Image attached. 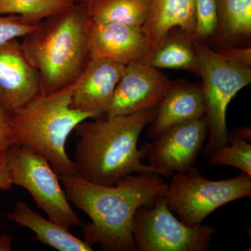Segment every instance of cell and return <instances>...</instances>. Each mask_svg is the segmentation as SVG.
Returning <instances> with one entry per match:
<instances>
[{"label": "cell", "instance_id": "cell-1", "mask_svg": "<svg viewBox=\"0 0 251 251\" xmlns=\"http://www.w3.org/2000/svg\"><path fill=\"white\" fill-rule=\"evenodd\" d=\"M157 173L133 174L111 186L90 182L77 175H60L69 201L90 217L83 240L104 251H136L132 226L137 210L166 196L168 183Z\"/></svg>", "mask_w": 251, "mask_h": 251}, {"label": "cell", "instance_id": "cell-2", "mask_svg": "<svg viewBox=\"0 0 251 251\" xmlns=\"http://www.w3.org/2000/svg\"><path fill=\"white\" fill-rule=\"evenodd\" d=\"M156 108L126 116L82 122L77 126L75 150L77 175L94 184L111 186L133 174L157 173L145 158L144 145L138 149L140 135L151 124Z\"/></svg>", "mask_w": 251, "mask_h": 251}, {"label": "cell", "instance_id": "cell-3", "mask_svg": "<svg viewBox=\"0 0 251 251\" xmlns=\"http://www.w3.org/2000/svg\"><path fill=\"white\" fill-rule=\"evenodd\" d=\"M91 25L87 3H75L23 36L21 48L39 75V93L59 92L78 78L90 60Z\"/></svg>", "mask_w": 251, "mask_h": 251}, {"label": "cell", "instance_id": "cell-4", "mask_svg": "<svg viewBox=\"0 0 251 251\" xmlns=\"http://www.w3.org/2000/svg\"><path fill=\"white\" fill-rule=\"evenodd\" d=\"M74 85L52 94L39 93L11 112L14 144L44 156L59 176L77 175L66 143L79 124L95 119L92 114L71 108Z\"/></svg>", "mask_w": 251, "mask_h": 251}, {"label": "cell", "instance_id": "cell-5", "mask_svg": "<svg viewBox=\"0 0 251 251\" xmlns=\"http://www.w3.org/2000/svg\"><path fill=\"white\" fill-rule=\"evenodd\" d=\"M198 73L202 80L209 141L204 152L209 156L228 142L226 123L227 107L242 89L251 82V67L239 64L201 43L193 42Z\"/></svg>", "mask_w": 251, "mask_h": 251}, {"label": "cell", "instance_id": "cell-6", "mask_svg": "<svg viewBox=\"0 0 251 251\" xmlns=\"http://www.w3.org/2000/svg\"><path fill=\"white\" fill-rule=\"evenodd\" d=\"M251 196V177L244 173L229 179L210 180L196 167L175 173L166 193L170 209L189 226L202 224L221 206Z\"/></svg>", "mask_w": 251, "mask_h": 251}, {"label": "cell", "instance_id": "cell-7", "mask_svg": "<svg viewBox=\"0 0 251 251\" xmlns=\"http://www.w3.org/2000/svg\"><path fill=\"white\" fill-rule=\"evenodd\" d=\"M132 232L136 251H206L216 229L209 225L184 224L161 196L137 210Z\"/></svg>", "mask_w": 251, "mask_h": 251}, {"label": "cell", "instance_id": "cell-8", "mask_svg": "<svg viewBox=\"0 0 251 251\" xmlns=\"http://www.w3.org/2000/svg\"><path fill=\"white\" fill-rule=\"evenodd\" d=\"M6 158L13 184L27 190L50 220L67 228L83 226L47 159L16 144L6 150Z\"/></svg>", "mask_w": 251, "mask_h": 251}, {"label": "cell", "instance_id": "cell-9", "mask_svg": "<svg viewBox=\"0 0 251 251\" xmlns=\"http://www.w3.org/2000/svg\"><path fill=\"white\" fill-rule=\"evenodd\" d=\"M207 135L205 117L173 126L143 145L145 158L162 176L185 173L195 167Z\"/></svg>", "mask_w": 251, "mask_h": 251}, {"label": "cell", "instance_id": "cell-10", "mask_svg": "<svg viewBox=\"0 0 251 251\" xmlns=\"http://www.w3.org/2000/svg\"><path fill=\"white\" fill-rule=\"evenodd\" d=\"M172 85L166 75L145 62L128 64L105 115L107 117L126 116L156 108Z\"/></svg>", "mask_w": 251, "mask_h": 251}, {"label": "cell", "instance_id": "cell-11", "mask_svg": "<svg viewBox=\"0 0 251 251\" xmlns=\"http://www.w3.org/2000/svg\"><path fill=\"white\" fill-rule=\"evenodd\" d=\"M152 54L151 44L142 27L92 22L90 59H108L126 66L145 62Z\"/></svg>", "mask_w": 251, "mask_h": 251}, {"label": "cell", "instance_id": "cell-12", "mask_svg": "<svg viewBox=\"0 0 251 251\" xmlns=\"http://www.w3.org/2000/svg\"><path fill=\"white\" fill-rule=\"evenodd\" d=\"M39 93L38 73L25 57L21 42L0 45V107L14 112Z\"/></svg>", "mask_w": 251, "mask_h": 251}, {"label": "cell", "instance_id": "cell-13", "mask_svg": "<svg viewBox=\"0 0 251 251\" xmlns=\"http://www.w3.org/2000/svg\"><path fill=\"white\" fill-rule=\"evenodd\" d=\"M125 67L108 59H90L74 82L71 108L95 118L106 114Z\"/></svg>", "mask_w": 251, "mask_h": 251}, {"label": "cell", "instance_id": "cell-14", "mask_svg": "<svg viewBox=\"0 0 251 251\" xmlns=\"http://www.w3.org/2000/svg\"><path fill=\"white\" fill-rule=\"evenodd\" d=\"M205 117L204 94L201 86L187 83L172 85L157 106L156 115L147 134L151 139L173 126Z\"/></svg>", "mask_w": 251, "mask_h": 251}, {"label": "cell", "instance_id": "cell-15", "mask_svg": "<svg viewBox=\"0 0 251 251\" xmlns=\"http://www.w3.org/2000/svg\"><path fill=\"white\" fill-rule=\"evenodd\" d=\"M150 9L143 29L153 53L164 45L173 28L194 36L196 19L194 0H150Z\"/></svg>", "mask_w": 251, "mask_h": 251}, {"label": "cell", "instance_id": "cell-16", "mask_svg": "<svg viewBox=\"0 0 251 251\" xmlns=\"http://www.w3.org/2000/svg\"><path fill=\"white\" fill-rule=\"evenodd\" d=\"M7 219L30 229L36 239L59 251H92V245L69 232V228L33 211L25 202L16 203L13 212L5 214Z\"/></svg>", "mask_w": 251, "mask_h": 251}, {"label": "cell", "instance_id": "cell-17", "mask_svg": "<svg viewBox=\"0 0 251 251\" xmlns=\"http://www.w3.org/2000/svg\"><path fill=\"white\" fill-rule=\"evenodd\" d=\"M150 3V0H92L87 6L92 23L143 27Z\"/></svg>", "mask_w": 251, "mask_h": 251}, {"label": "cell", "instance_id": "cell-18", "mask_svg": "<svg viewBox=\"0 0 251 251\" xmlns=\"http://www.w3.org/2000/svg\"><path fill=\"white\" fill-rule=\"evenodd\" d=\"M156 69H185L198 73V59L193 45L187 39L168 38L164 45L145 62Z\"/></svg>", "mask_w": 251, "mask_h": 251}, {"label": "cell", "instance_id": "cell-19", "mask_svg": "<svg viewBox=\"0 0 251 251\" xmlns=\"http://www.w3.org/2000/svg\"><path fill=\"white\" fill-rule=\"evenodd\" d=\"M74 4L72 0H0V16L17 15L27 23L38 24Z\"/></svg>", "mask_w": 251, "mask_h": 251}, {"label": "cell", "instance_id": "cell-20", "mask_svg": "<svg viewBox=\"0 0 251 251\" xmlns=\"http://www.w3.org/2000/svg\"><path fill=\"white\" fill-rule=\"evenodd\" d=\"M219 25L227 35H249L251 32V0H216Z\"/></svg>", "mask_w": 251, "mask_h": 251}, {"label": "cell", "instance_id": "cell-21", "mask_svg": "<svg viewBox=\"0 0 251 251\" xmlns=\"http://www.w3.org/2000/svg\"><path fill=\"white\" fill-rule=\"evenodd\" d=\"M208 158L211 166L234 167L251 177V144L234 135H229L228 142L213 151Z\"/></svg>", "mask_w": 251, "mask_h": 251}, {"label": "cell", "instance_id": "cell-22", "mask_svg": "<svg viewBox=\"0 0 251 251\" xmlns=\"http://www.w3.org/2000/svg\"><path fill=\"white\" fill-rule=\"evenodd\" d=\"M196 25L194 36L206 39L214 35L219 27L216 0H194Z\"/></svg>", "mask_w": 251, "mask_h": 251}, {"label": "cell", "instance_id": "cell-23", "mask_svg": "<svg viewBox=\"0 0 251 251\" xmlns=\"http://www.w3.org/2000/svg\"><path fill=\"white\" fill-rule=\"evenodd\" d=\"M37 25L26 22L17 15L0 16V45L13 39L23 38L35 29Z\"/></svg>", "mask_w": 251, "mask_h": 251}, {"label": "cell", "instance_id": "cell-24", "mask_svg": "<svg viewBox=\"0 0 251 251\" xmlns=\"http://www.w3.org/2000/svg\"><path fill=\"white\" fill-rule=\"evenodd\" d=\"M13 144L11 113L0 107V153L6 151Z\"/></svg>", "mask_w": 251, "mask_h": 251}, {"label": "cell", "instance_id": "cell-25", "mask_svg": "<svg viewBox=\"0 0 251 251\" xmlns=\"http://www.w3.org/2000/svg\"><path fill=\"white\" fill-rule=\"evenodd\" d=\"M221 54L233 62L247 66V67H251V49L250 47L226 50L221 52Z\"/></svg>", "mask_w": 251, "mask_h": 251}, {"label": "cell", "instance_id": "cell-26", "mask_svg": "<svg viewBox=\"0 0 251 251\" xmlns=\"http://www.w3.org/2000/svg\"><path fill=\"white\" fill-rule=\"evenodd\" d=\"M13 185L5 151L0 153V190L8 191L12 188Z\"/></svg>", "mask_w": 251, "mask_h": 251}, {"label": "cell", "instance_id": "cell-27", "mask_svg": "<svg viewBox=\"0 0 251 251\" xmlns=\"http://www.w3.org/2000/svg\"><path fill=\"white\" fill-rule=\"evenodd\" d=\"M13 237L8 234L0 235V251H11L13 250Z\"/></svg>", "mask_w": 251, "mask_h": 251}, {"label": "cell", "instance_id": "cell-28", "mask_svg": "<svg viewBox=\"0 0 251 251\" xmlns=\"http://www.w3.org/2000/svg\"><path fill=\"white\" fill-rule=\"evenodd\" d=\"M232 135L243 138V139L247 140V141L251 142V131L250 127H238V128L234 130Z\"/></svg>", "mask_w": 251, "mask_h": 251}, {"label": "cell", "instance_id": "cell-29", "mask_svg": "<svg viewBox=\"0 0 251 251\" xmlns=\"http://www.w3.org/2000/svg\"><path fill=\"white\" fill-rule=\"evenodd\" d=\"M72 1L75 3H89L92 0H72Z\"/></svg>", "mask_w": 251, "mask_h": 251}]
</instances>
